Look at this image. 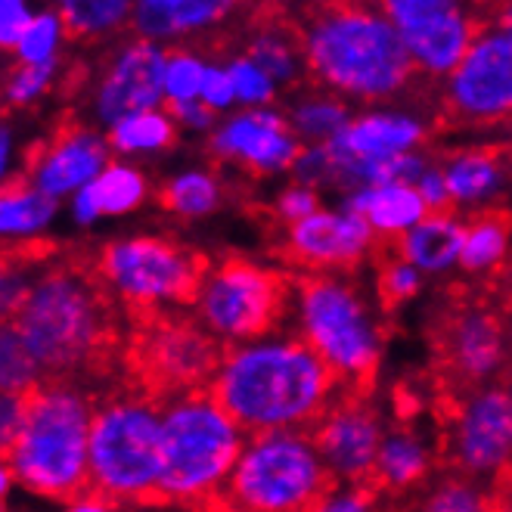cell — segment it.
I'll use <instances>...</instances> for the list:
<instances>
[{"label": "cell", "instance_id": "cell-1", "mask_svg": "<svg viewBox=\"0 0 512 512\" xmlns=\"http://www.w3.org/2000/svg\"><path fill=\"white\" fill-rule=\"evenodd\" d=\"M208 391L249 435H258L311 432L342 395V385L301 336L270 333L255 342L227 345Z\"/></svg>", "mask_w": 512, "mask_h": 512}, {"label": "cell", "instance_id": "cell-2", "mask_svg": "<svg viewBox=\"0 0 512 512\" xmlns=\"http://www.w3.org/2000/svg\"><path fill=\"white\" fill-rule=\"evenodd\" d=\"M298 28L311 78L336 94L388 100L426 90L401 32L376 0H305Z\"/></svg>", "mask_w": 512, "mask_h": 512}, {"label": "cell", "instance_id": "cell-3", "mask_svg": "<svg viewBox=\"0 0 512 512\" xmlns=\"http://www.w3.org/2000/svg\"><path fill=\"white\" fill-rule=\"evenodd\" d=\"M249 432L208 388L184 391L162 404L159 503L218 509Z\"/></svg>", "mask_w": 512, "mask_h": 512}, {"label": "cell", "instance_id": "cell-4", "mask_svg": "<svg viewBox=\"0 0 512 512\" xmlns=\"http://www.w3.org/2000/svg\"><path fill=\"white\" fill-rule=\"evenodd\" d=\"M13 323L44 379L69 382L75 373L100 364L112 342V317L103 289L75 267L38 274Z\"/></svg>", "mask_w": 512, "mask_h": 512}, {"label": "cell", "instance_id": "cell-5", "mask_svg": "<svg viewBox=\"0 0 512 512\" xmlns=\"http://www.w3.org/2000/svg\"><path fill=\"white\" fill-rule=\"evenodd\" d=\"M90 423L94 404L66 379H44L28 395L22 438L7 457L16 481L47 500H75L90 491Z\"/></svg>", "mask_w": 512, "mask_h": 512}, {"label": "cell", "instance_id": "cell-6", "mask_svg": "<svg viewBox=\"0 0 512 512\" xmlns=\"http://www.w3.org/2000/svg\"><path fill=\"white\" fill-rule=\"evenodd\" d=\"M298 336L345 391L367 395L382 364V329L357 286L342 274H305L295 283Z\"/></svg>", "mask_w": 512, "mask_h": 512}, {"label": "cell", "instance_id": "cell-7", "mask_svg": "<svg viewBox=\"0 0 512 512\" xmlns=\"http://www.w3.org/2000/svg\"><path fill=\"white\" fill-rule=\"evenodd\" d=\"M162 404L122 395L94 407L90 423V491L118 503H159Z\"/></svg>", "mask_w": 512, "mask_h": 512}, {"label": "cell", "instance_id": "cell-8", "mask_svg": "<svg viewBox=\"0 0 512 512\" xmlns=\"http://www.w3.org/2000/svg\"><path fill=\"white\" fill-rule=\"evenodd\" d=\"M336 478L305 429L258 432L246 438L221 494V512H308Z\"/></svg>", "mask_w": 512, "mask_h": 512}, {"label": "cell", "instance_id": "cell-9", "mask_svg": "<svg viewBox=\"0 0 512 512\" xmlns=\"http://www.w3.org/2000/svg\"><path fill=\"white\" fill-rule=\"evenodd\" d=\"M289 298V274L261 267L243 255H227L208 270L196 295V314L221 345H243L277 333L289 311Z\"/></svg>", "mask_w": 512, "mask_h": 512}, {"label": "cell", "instance_id": "cell-10", "mask_svg": "<svg viewBox=\"0 0 512 512\" xmlns=\"http://www.w3.org/2000/svg\"><path fill=\"white\" fill-rule=\"evenodd\" d=\"M212 261L168 236L115 239L100 252L97 277L137 311L196 305Z\"/></svg>", "mask_w": 512, "mask_h": 512}, {"label": "cell", "instance_id": "cell-11", "mask_svg": "<svg viewBox=\"0 0 512 512\" xmlns=\"http://www.w3.org/2000/svg\"><path fill=\"white\" fill-rule=\"evenodd\" d=\"M432 348L438 376L450 391H457V398L497 382L512 354L503 314L488 301L469 295H460L441 308L435 317Z\"/></svg>", "mask_w": 512, "mask_h": 512}, {"label": "cell", "instance_id": "cell-12", "mask_svg": "<svg viewBox=\"0 0 512 512\" xmlns=\"http://www.w3.org/2000/svg\"><path fill=\"white\" fill-rule=\"evenodd\" d=\"M512 125V35L485 32L447 78L435 131Z\"/></svg>", "mask_w": 512, "mask_h": 512}, {"label": "cell", "instance_id": "cell-13", "mask_svg": "<svg viewBox=\"0 0 512 512\" xmlns=\"http://www.w3.org/2000/svg\"><path fill=\"white\" fill-rule=\"evenodd\" d=\"M450 472L500 481L512 472V382H488L454 398L444 432Z\"/></svg>", "mask_w": 512, "mask_h": 512}, {"label": "cell", "instance_id": "cell-14", "mask_svg": "<svg viewBox=\"0 0 512 512\" xmlns=\"http://www.w3.org/2000/svg\"><path fill=\"white\" fill-rule=\"evenodd\" d=\"M224 348L202 323L190 320H153L140 336V370L149 385L184 395L212 385ZM171 395V398H174Z\"/></svg>", "mask_w": 512, "mask_h": 512}, {"label": "cell", "instance_id": "cell-15", "mask_svg": "<svg viewBox=\"0 0 512 512\" xmlns=\"http://www.w3.org/2000/svg\"><path fill=\"white\" fill-rule=\"evenodd\" d=\"M382 435V419L367 395L345 388L311 426V438L336 485H370Z\"/></svg>", "mask_w": 512, "mask_h": 512}, {"label": "cell", "instance_id": "cell-16", "mask_svg": "<svg viewBox=\"0 0 512 512\" xmlns=\"http://www.w3.org/2000/svg\"><path fill=\"white\" fill-rule=\"evenodd\" d=\"M373 246L376 233L360 215L348 208L342 215L320 208V212L283 227L277 255L305 274H342L373 255Z\"/></svg>", "mask_w": 512, "mask_h": 512}, {"label": "cell", "instance_id": "cell-17", "mask_svg": "<svg viewBox=\"0 0 512 512\" xmlns=\"http://www.w3.org/2000/svg\"><path fill=\"white\" fill-rule=\"evenodd\" d=\"M165 59L168 50L156 41L137 38L118 50L94 90V118L112 128L122 118L165 106Z\"/></svg>", "mask_w": 512, "mask_h": 512}, {"label": "cell", "instance_id": "cell-18", "mask_svg": "<svg viewBox=\"0 0 512 512\" xmlns=\"http://www.w3.org/2000/svg\"><path fill=\"white\" fill-rule=\"evenodd\" d=\"M112 162L109 137L90 125H63L25 159V177L50 199H72Z\"/></svg>", "mask_w": 512, "mask_h": 512}, {"label": "cell", "instance_id": "cell-19", "mask_svg": "<svg viewBox=\"0 0 512 512\" xmlns=\"http://www.w3.org/2000/svg\"><path fill=\"white\" fill-rule=\"evenodd\" d=\"M305 153L308 146L298 140L289 118L264 109H252L230 118L212 137V156L239 165L252 177L295 168Z\"/></svg>", "mask_w": 512, "mask_h": 512}, {"label": "cell", "instance_id": "cell-20", "mask_svg": "<svg viewBox=\"0 0 512 512\" xmlns=\"http://www.w3.org/2000/svg\"><path fill=\"white\" fill-rule=\"evenodd\" d=\"M481 35H485V22L469 16L463 7L432 16L426 22H416L401 32L426 90H432L441 78L454 75V69L463 63V56Z\"/></svg>", "mask_w": 512, "mask_h": 512}, {"label": "cell", "instance_id": "cell-21", "mask_svg": "<svg viewBox=\"0 0 512 512\" xmlns=\"http://www.w3.org/2000/svg\"><path fill=\"white\" fill-rule=\"evenodd\" d=\"M432 466H435L432 447L413 426L385 429L370 485L379 494H407L416 491L419 485H426Z\"/></svg>", "mask_w": 512, "mask_h": 512}, {"label": "cell", "instance_id": "cell-22", "mask_svg": "<svg viewBox=\"0 0 512 512\" xmlns=\"http://www.w3.org/2000/svg\"><path fill=\"white\" fill-rule=\"evenodd\" d=\"M239 0H134L131 28L146 41H171L224 19Z\"/></svg>", "mask_w": 512, "mask_h": 512}, {"label": "cell", "instance_id": "cell-23", "mask_svg": "<svg viewBox=\"0 0 512 512\" xmlns=\"http://www.w3.org/2000/svg\"><path fill=\"white\" fill-rule=\"evenodd\" d=\"M348 212L360 215L379 239H395L416 227L429 215V208L419 196L413 184H376V187H360L348 202Z\"/></svg>", "mask_w": 512, "mask_h": 512}, {"label": "cell", "instance_id": "cell-24", "mask_svg": "<svg viewBox=\"0 0 512 512\" xmlns=\"http://www.w3.org/2000/svg\"><path fill=\"white\" fill-rule=\"evenodd\" d=\"M385 243L423 274H444L447 267L460 264L463 224L454 215H426L416 227Z\"/></svg>", "mask_w": 512, "mask_h": 512}, {"label": "cell", "instance_id": "cell-25", "mask_svg": "<svg viewBox=\"0 0 512 512\" xmlns=\"http://www.w3.org/2000/svg\"><path fill=\"white\" fill-rule=\"evenodd\" d=\"M512 239V212L503 205L478 208L463 221V252L460 270L472 277H497L506 267Z\"/></svg>", "mask_w": 512, "mask_h": 512}, {"label": "cell", "instance_id": "cell-26", "mask_svg": "<svg viewBox=\"0 0 512 512\" xmlns=\"http://www.w3.org/2000/svg\"><path fill=\"white\" fill-rule=\"evenodd\" d=\"M59 215V199L41 193L25 174L0 187V243H28L50 230Z\"/></svg>", "mask_w": 512, "mask_h": 512}, {"label": "cell", "instance_id": "cell-27", "mask_svg": "<svg viewBox=\"0 0 512 512\" xmlns=\"http://www.w3.org/2000/svg\"><path fill=\"white\" fill-rule=\"evenodd\" d=\"M512 171V146H478L454 156L444 171L454 202H478L491 196Z\"/></svg>", "mask_w": 512, "mask_h": 512}, {"label": "cell", "instance_id": "cell-28", "mask_svg": "<svg viewBox=\"0 0 512 512\" xmlns=\"http://www.w3.org/2000/svg\"><path fill=\"white\" fill-rule=\"evenodd\" d=\"M109 146L118 156H146V153H162L177 143V122L168 109H143L134 112L122 122H115L109 131Z\"/></svg>", "mask_w": 512, "mask_h": 512}, {"label": "cell", "instance_id": "cell-29", "mask_svg": "<svg viewBox=\"0 0 512 512\" xmlns=\"http://www.w3.org/2000/svg\"><path fill=\"white\" fill-rule=\"evenodd\" d=\"M53 7L63 16L69 38L97 41L122 25H131L134 0H56Z\"/></svg>", "mask_w": 512, "mask_h": 512}, {"label": "cell", "instance_id": "cell-30", "mask_svg": "<svg viewBox=\"0 0 512 512\" xmlns=\"http://www.w3.org/2000/svg\"><path fill=\"white\" fill-rule=\"evenodd\" d=\"M224 193L218 177L205 171H184L165 180L159 190V205L177 218H205L221 205Z\"/></svg>", "mask_w": 512, "mask_h": 512}, {"label": "cell", "instance_id": "cell-31", "mask_svg": "<svg viewBox=\"0 0 512 512\" xmlns=\"http://www.w3.org/2000/svg\"><path fill=\"white\" fill-rule=\"evenodd\" d=\"M494 491L485 488V481L450 472L438 485H432L416 503V512H491Z\"/></svg>", "mask_w": 512, "mask_h": 512}, {"label": "cell", "instance_id": "cell-32", "mask_svg": "<svg viewBox=\"0 0 512 512\" xmlns=\"http://www.w3.org/2000/svg\"><path fill=\"white\" fill-rule=\"evenodd\" d=\"M90 187L97 193L103 218L131 215L134 208H140L146 202V193H149L143 171L128 162H115V159L103 168V174Z\"/></svg>", "mask_w": 512, "mask_h": 512}, {"label": "cell", "instance_id": "cell-33", "mask_svg": "<svg viewBox=\"0 0 512 512\" xmlns=\"http://www.w3.org/2000/svg\"><path fill=\"white\" fill-rule=\"evenodd\" d=\"M44 382L38 360L28 351L19 326L13 320H0V391L32 395Z\"/></svg>", "mask_w": 512, "mask_h": 512}, {"label": "cell", "instance_id": "cell-34", "mask_svg": "<svg viewBox=\"0 0 512 512\" xmlns=\"http://www.w3.org/2000/svg\"><path fill=\"white\" fill-rule=\"evenodd\" d=\"M66 38H69V28L63 16L56 13V7L38 10L35 19L28 22V28L22 32L13 56H16V63H25V66H53L63 59Z\"/></svg>", "mask_w": 512, "mask_h": 512}, {"label": "cell", "instance_id": "cell-35", "mask_svg": "<svg viewBox=\"0 0 512 512\" xmlns=\"http://www.w3.org/2000/svg\"><path fill=\"white\" fill-rule=\"evenodd\" d=\"M292 128L295 134L308 137V140H333L339 131H345L348 125V109L342 103H336L333 97H311L301 106L292 109Z\"/></svg>", "mask_w": 512, "mask_h": 512}, {"label": "cell", "instance_id": "cell-36", "mask_svg": "<svg viewBox=\"0 0 512 512\" xmlns=\"http://www.w3.org/2000/svg\"><path fill=\"white\" fill-rule=\"evenodd\" d=\"M56 75H59V63H53V66H25V63H16L4 75V81H0V103L13 106V109L32 106V103H38L41 97L50 94Z\"/></svg>", "mask_w": 512, "mask_h": 512}, {"label": "cell", "instance_id": "cell-37", "mask_svg": "<svg viewBox=\"0 0 512 512\" xmlns=\"http://www.w3.org/2000/svg\"><path fill=\"white\" fill-rule=\"evenodd\" d=\"M208 66L202 59L184 47L168 50L165 59V103H187L202 97V84H205Z\"/></svg>", "mask_w": 512, "mask_h": 512}, {"label": "cell", "instance_id": "cell-38", "mask_svg": "<svg viewBox=\"0 0 512 512\" xmlns=\"http://www.w3.org/2000/svg\"><path fill=\"white\" fill-rule=\"evenodd\" d=\"M32 283L35 277L28 274V258L16 249H0V320H16Z\"/></svg>", "mask_w": 512, "mask_h": 512}, {"label": "cell", "instance_id": "cell-39", "mask_svg": "<svg viewBox=\"0 0 512 512\" xmlns=\"http://www.w3.org/2000/svg\"><path fill=\"white\" fill-rule=\"evenodd\" d=\"M379 497L373 485H333L308 512H379Z\"/></svg>", "mask_w": 512, "mask_h": 512}, {"label": "cell", "instance_id": "cell-40", "mask_svg": "<svg viewBox=\"0 0 512 512\" xmlns=\"http://www.w3.org/2000/svg\"><path fill=\"white\" fill-rule=\"evenodd\" d=\"M379 7L391 19V25H395L398 32H404V28L416 22H426L447 10H457L460 0H379Z\"/></svg>", "mask_w": 512, "mask_h": 512}, {"label": "cell", "instance_id": "cell-41", "mask_svg": "<svg viewBox=\"0 0 512 512\" xmlns=\"http://www.w3.org/2000/svg\"><path fill=\"white\" fill-rule=\"evenodd\" d=\"M227 69H230L233 84H236V100H243V103H267V100H274V78L264 75L252 63V59L236 56Z\"/></svg>", "mask_w": 512, "mask_h": 512}, {"label": "cell", "instance_id": "cell-42", "mask_svg": "<svg viewBox=\"0 0 512 512\" xmlns=\"http://www.w3.org/2000/svg\"><path fill=\"white\" fill-rule=\"evenodd\" d=\"M28 419V395L0 391V457H10Z\"/></svg>", "mask_w": 512, "mask_h": 512}, {"label": "cell", "instance_id": "cell-43", "mask_svg": "<svg viewBox=\"0 0 512 512\" xmlns=\"http://www.w3.org/2000/svg\"><path fill=\"white\" fill-rule=\"evenodd\" d=\"M32 0H0V53H13L28 22L35 19Z\"/></svg>", "mask_w": 512, "mask_h": 512}, {"label": "cell", "instance_id": "cell-44", "mask_svg": "<svg viewBox=\"0 0 512 512\" xmlns=\"http://www.w3.org/2000/svg\"><path fill=\"white\" fill-rule=\"evenodd\" d=\"M314 212H320V199H317L314 187H305V184H298V187L286 190V193L277 199V205H274V215H277V221H280L283 227H289V224H295V221H301V218H308V215H314Z\"/></svg>", "mask_w": 512, "mask_h": 512}, {"label": "cell", "instance_id": "cell-45", "mask_svg": "<svg viewBox=\"0 0 512 512\" xmlns=\"http://www.w3.org/2000/svg\"><path fill=\"white\" fill-rule=\"evenodd\" d=\"M416 190H419V196H423L429 215H454L457 202H454V196H450L444 171H426L416 180Z\"/></svg>", "mask_w": 512, "mask_h": 512}, {"label": "cell", "instance_id": "cell-46", "mask_svg": "<svg viewBox=\"0 0 512 512\" xmlns=\"http://www.w3.org/2000/svg\"><path fill=\"white\" fill-rule=\"evenodd\" d=\"M202 103H208L212 109H224L236 100V84H233V75L230 69H221V66H208L205 72V84H202Z\"/></svg>", "mask_w": 512, "mask_h": 512}, {"label": "cell", "instance_id": "cell-47", "mask_svg": "<svg viewBox=\"0 0 512 512\" xmlns=\"http://www.w3.org/2000/svg\"><path fill=\"white\" fill-rule=\"evenodd\" d=\"M165 109L171 112V118L177 122V128H212L215 125V112L202 100H187V103H165Z\"/></svg>", "mask_w": 512, "mask_h": 512}, {"label": "cell", "instance_id": "cell-48", "mask_svg": "<svg viewBox=\"0 0 512 512\" xmlns=\"http://www.w3.org/2000/svg\"><path fill=\"white\" fill-rule=\"evenodd\" d=\"M69 215H72V221L78 224V227H90V224H97L100 218H103V208H100V202H97V193H94V187H84V190H78L72 199H69Z\"/></svg>", "mask_w": 512, "mask_h": 512}, {"label": "cell", "instance_id": "cell-49", "mask_svg": "<svg viewBox=\"0 0 512 512\" xmlns=\"http://www.w3.org/2000/svg\"><path fill=\"white\" fill-rule=\"evenodd\" d=\"M16 168V134L7 122H0V187L13 180Z\"/></svg>", "mask_w": 512, "mask_h": 512}, {"label": "cell", "instance_id": "cell-50", "mask_svg": "<svg viewBox=\"0 0 512 512\" xmlns=\"http://www.w3.org/2000/svg\"><path fill=\"white\" fill-rule=\"evenodd\" d=\"M63 512H115V503L100 497V494H94V491H87V494L69 500Z\"/></svg>", "mask_w": 512, "mask_h": 512}, {"label": "cell", "instance_id": "cell-51", "mask_svg": "<svg viewBox=\"0 0 512 512\" xmlns=\"http://www.w3.org/2000/svg\"><path fill=\"white\" fill-rule=\"evenodd\" d=\"M494 509L491 512H512V472L494 481Z\"/></svg>", "mask_w": 512, "mask_h": 512}, {"label": "cell", "instance_id": "cell-52", "mask_svg": "<svg viewBox=\"0 0 512 512\" xmlns=\"http://www.w3.org/2000/svg\"><path fill=\"white\" fill-rule=\"evenodd\" d=\"M497 286H500V301H503V311L512 317V261H506V267L494 277Z\"/></svg>", "mask_w": 512, "mask_h": 512}, {"label": "cell", "instance_id": "cell-53", "mask_svg": "<svg viewBox=\"0 0 512 512\" xmlns=\"http://www.w3.org/2000/svg\"><path fill=\"white\" fill-rule=\"evenodd\" d=\"M16 485V475H13V466L7 457H0V500L10 494V488Z\"/></svg>", "mask_w": 512, "mask_h": 512}, {"label": "cell", "instance_id": "cell-54", "mask_svg": "<svg viewBox=\"0 0 512 512\" xmlns=\"http://www.w3.org/2000/svg\"><path fill=\"white\" fill-rule=\"evenodd\" d=\"M497 28L500 32H509L512 35V0L506 7H500V19H497Z\"/></svg>", "mask_w": 512, "mask_h": 512}, {"label": "cell", "instance_id": "cell-55", "mask_svg": "<svg viewBox=\"0 0 512 512\" xmlns=\"http://www.w3.org/2000/svg\"><path fill=\"white\" fill-rule=\"evenodd\" d=\"M478 4H500V7H506L509 0H478Z\"/></svg>", "mask_w": 512, "mask_h": 512}, {"label": "cell", "instance_id": "cell-56", "mask_svg": "<svg viewBox=\"0 0 512 512\" xmlns=\"http://www.w3.org/2000/svg\"><path fill=\"white\" fill-rule=\"evenodd\" d=\"M509 382H512V354H509Z\"/></svg>", "mask_w": 512, "mask_h": 512}, {"label": "cell", "instance_id": "cell-57", "mask_svg": "<svg viewBox=\"0 0 512 512\" xmlns=\"http://www.w3.org/2000/svg\"><path fill=\"white\" fill-rule=\"evenodd\" d=\"M0 512H4V506H0Z\"/></svg>", "mask_w": 512, "mask_h": 512}]
</instances>
